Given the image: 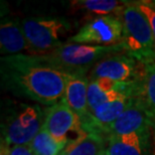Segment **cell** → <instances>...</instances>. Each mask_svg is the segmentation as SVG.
<instances>
[{"label": "cell", "mask_w": 155, "mask_h": 155, "mask_svg": "<svg viewBox=\"0 0 155 155\" xmlns=\"http://www.w3.org/2000/svg\"><path fill=\"white\" fill-rule=\"evenodd\" d=\"M10 155H36L31 150L28 145H17V146H11Z\"/></svg>", "instance_id": "ac0fdd59"}, {"label": "cell", "mask_w": 155, "mask_h": 155, "mask_svg": "<svg viewBox=\"0 0 155 155\" xmlns=\"http://www.w3.org/2000/svg\"><path fill=\"white\" fill-rule=\"evenodd\" d=\"M141 95L155 127V63L144 66V73L141 80Z\"/></svg>", "instance_id": "2e32d148"}, {"label": "cell", "mask_w": 155, "mask_h": 155, "mask_svg": "<svg viewBox=\"0 0 155 155\" xmlns=\"http://www.w3.org/2000/svg\"><path fill=\"white\" fill-rule=\"evenodd\" d=\"M142 64L123 54H116L103 58L91 71L89 80L109 79L118 83H130L140 80L144 73ZM145 66V64H144Z\"/></svg>", "instance_id": "ba28073f"}, {"label": "cell", "mask_w": 155, "mask_h": 155, "mask_svg": "<svg viewBox=\"0 0 155 155\" xmlns=\"http://www.w3.org/2000/svg\"><path fill=\"white\" fill-rule=\"evenodd\" d=\"M126 2L116 0H75L71 1V6L75 9L85 10L90 13L104 15H116L121 16Z\"/></svg>", "instance_id": "5bb4252c"}, {"label": "cell", "mask_w": 155, "mask_h": 155, "mask_svg": "<svg viewBox=\"0 0 155 155\" xmlns=\"http://www.w3.org/2000/svg\"><path fill=\"white\" fill-rule=\"evenodd\" d=\"M102 155H107V153H106V150H105V152H104L103 154H102Z\"/></svg>", "instance_id": "44dd1931"}, {"label": "cell", "mask_w": 155, "mask_h": 155, "mask_svg": "<svg viewBox=\"0 0 155 155\" xmlns=\"http://www.w3.org/2000/svg\"><path fill=\"white\" fill-rule=\"evenodd\" d=\"M28 146L36 155H61L68 143L57 140L45 129H41Z\"/></svg>", "instance_id": "9a60e30c"}, {"label": "cell", "mask_w": 155, "mask_h": 155, "mask_svg": "<svg viewBox=\"0 0 155 155\" xmlns=\"http://www.w3.org/2000/svg\"><path fill=\"white\" fill-rule=\"evenodd\" d=\"M123 23L119 16L104 15L86 23L69 42L90 45H114L122 42Z\"/></svg>", "instance_id": "8992f818"}, {"label": "cell", "mask_w": 155, "mask_h": 155, "mask_svg": "<svg viewBox=\"0 0 155 155\" xmlns=\"http://www.w3.org/2000/svg\"><path fill=\"white\" fill-rule=\"evenodd\" d=\"M42 129L57 140L67 142L68 144L73 143L86 135L80 118L64 100L45 110Z\"/></svg>", "instance_id": "52a82bcc"}, {"label": "cell", "mask_w": 155, "mask_h": 155, "mask_svg": "<svg viewBox=\"0 0 155 155\" xmlns=\"http://www.w3.org/2000/svg\"><path fill=\"white\" fill-rule=\"evenodd\" d=\"M45 110L36 105L20 104L9 112L2 122L1 138L9 146L29 145L42 129Z\"/></svg>", "instance_id": "277c9868"}, {"label": "cell", "mask_w": 155, "mask_h": 155, "mask_svg": "<svg viewBox=\"0 0 155 155\" xmlns=\"http://www.w3.org/2000/svg\"><path fill=\"white\" fill-rule=\"evenodd\" d=\"M10 148L4 139L1 138V143H0V155H10Z\"/></svg>", "instance_id": "d6986e66"}, {"label": "cell", "mask_w": 155, "mask_h": 155, "mask_svg": "<svg viewBox=\"0 0 155 155\" xmlns=\"http://www.w3.org/2000/svg\"><path fill=\"white\" fill-rule=\"evenodd\" d=\"M150 127H153L150 114L143 99L138 96L132 99L128 108L109 126L105 138L150 131Z\"/></svg>", "instance_id": "9c48e42d"}, {"label": "cell", "mask_w": 155, "mask_h": 155, "mask_svg": "<svg viewBox=\"0 0 155 155\" xmlns=\"http://www.w3.org/2000/svg\"><path fill=\"white\" fill-rule=\"evenodd\" d=\"M124 51L123 43L114 45H90L67 43L45 54H31L36 61L71 75H86L99 61Z\"/></svg>", "instance_id": "7a4b0ae2"}, {"label": "cell", "mask_w": 155, "mask_h": 155, "mask_svg": "<svg viewBox=\"0 0 155 155\" xmlns=\"http://www.w3.org/2000/svg\"><path fill=\"white\" fill-rule=\"evenodd\" d=\"M106 138L98 133H86L82 138L68 144L61 155H102L106 150Z\"/></svg>", "instance_id": "4fadbf2b"}, {"label": "cell", "mask_w": 155, "mask_h": 155, "mask_svg": "<svg viewBox=\"0 0 155 155\" xmlns=\"http://www.w3.org/2000/svg\"><path fill=\"white\" fill-rule=\"evenodd\" d=\"M0 49L5 57L22 54V51H29L31 49L24 35L20 20L11 17H4L0 24Z\"/></svg>", "instance_id": "30bf717a"}, {"label": "cell", "mask_w": 155, "mask_h": 155, "mask_svg": "<svg viewBox=\"0 0 155 155\" xmlns=\"http://www.w3.org/2000/svg\"><path fill=\"white\" fill-rule=\"evenodd\" d=\"M0 74L6 91L49 107L63 100L72 76L39 63L28 54L1 58Z\"/></svg>", "instance_id": "6da1fadb"}, {"label": "cell", "mask_w": 155, "mask_h": 155, "mask_svg": "<svg viewBox=\"0 0 155 155\" xmlns=\"http://www.w3.org/2000/svg\"><path fill=\"white\" fill-rule=\"evenodd\" d=\"M151 6H153V7H155V1H147Z\"/></svg>", "instance_id": "ffe728a7"}, {"label": "cell", "mask_w": 155, "mask_h": 155, "mask_svg": "<svg viewBox=\"0 0 155 155\" xmlns=\"http://www.w3.org/2000/svg\"><path fill=\"white\" fill-rule=\"evenodd\" d=\"M20 22L31 49L30 54H45L63 45V38L72 29L71 23L63 17H31Z\"/></svg>", "instance_id": "5b68a950"}, {"label": "cell", "mask_w": 155, "mask_h": 155, "mask_svg": "<svg viewBox=\"0 0 155 155\" xmlns=\"http://www.w3.org/2000/svg\"><path fill=\"white\" fill-rule=\"evenodd\" d=\"M124 51L138 63H155V40L146 16L136 4L127 3L121 13Z\"/></svg>", "instance_id": "3957f363"}, {"label": "cell", "mask_w": 155, "mask_h": 155, "mask_svg": "<svg viewBox=\"0 0 155 155\" xmlns=\"http://www.w3.org/2000/svg\"><path fill=\"white\" fill-rule=\"evenodd\" d=\"M136 4H137L139 9L142 11V13L146 16L148 22H149V25L151 27V30H152L154 40H155V7L151 6L147 1L137 2Z\"/></svg>", "instance_id": "e0dca14e"}, {"label": "cell", "mask_w": 155, "mask_h": 155, "mask_svg": "<svg viewBox=\"0 0 155 155\" xmlns=\"http://www.w3.org/2000/svg\"><path fill=\"white\" fill-rule=\"evenodd\" d=\"M150 131L106 138L107 155H145Z\"/></svg>", "instance_id": "7c38bea8"}, {"label": "cell", "mask_w": 155, "mask_h": 155, "mask_svg": "<svg viewBox=\"0 0 155 155\" xmlns=\"http://www.w3.org/2000/svg\"><path fill=\"white\" fill-rule=\"evenodd\" d=\"M90 80L86 75L76 74L70 77L67 83L63 100L84 123L89 118L88 87Z\"/></svg>", "instance_id": "8fae6325"}]
</instances>
